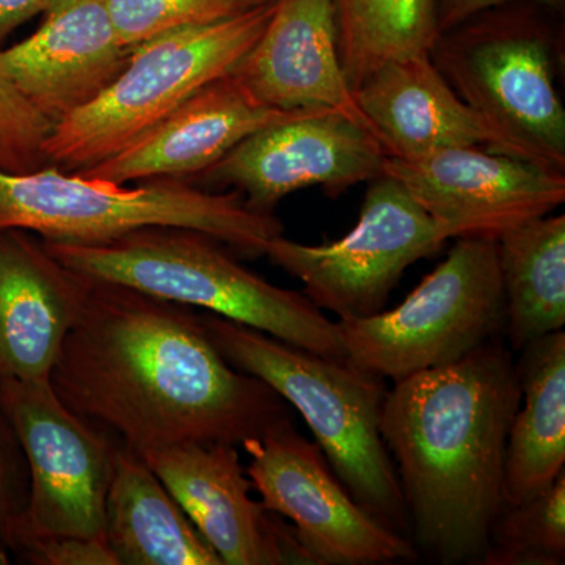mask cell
I'll return each instance as SVG.
<instances>
[{
	"instance_id": "obj_22",
	"label": "cell",
	"mask_w": 565,
	"mask_h": 565,
	"mask_svg": "<svg viewBox=\"0 0 565 565\" xmlns=\"http://www.w3.org/2000/svg\"><path fill=\"white\" fill-rule=\"evenodd\" d=\"M498 243L504 330L523 349L565 323V215H544L501 234Z\"/></svg>"
},
{
	"instance_id": "obj_29",
	"label": "cell",
	"mask_w": 565,
	"mask_h": 565,
	"mask_svg": "<svg viewBox=\"0 0 565 565\" xmlns=\"http://www.w3.org/2000/svg\"><path fill=\"white\" fill-rule=\"evenodd\" d=\"M516 2L557 3L559 0H437L438 32L451 31L478 14Z\"/></svg>"
},
{
	"instance_id": "obj_12",
	"label": "cell",
	"mask_w": 565,
	"mask_h": 565,
	"mask_svg": "<svg viewBox=\"0 0 565 565\" xmlns=\"http://www.w3.org/2000/svg\"><path fill=\"white\" fill-rule=\"evenodd\" d=\"M385 158L362 122L341 111H303L252 134L199 178L211 188H233L250 210L273 214L302 189L318 185L338 195L373 181Z\"/></svg>"
},
{
	"instance_id": "obj_4",
	"label": "cell",
	"mask_w": 565,
	"mask_h": 565,
	"mask_svg": "<svg viewBox=\"0 0 565 565\" xmlns=\"http://www.w3.org/2000/svg\"><path fill=\"white\" fill-rule=\"evenodd\" d=\"M202 318L226 362L262 379L299 412L353 500L408 537L411 516L381 434L384 379L348 359L305 351L210 311Z\"/></svg>"
},
{
	"instance_id": "obj_20",
	"label": "cell",
	"mask_w": 565,
	"mask_h": 565,
	"mask_svg": "<svg viewBox=\"0 0 565 565\" xmlns=\"http://www.w3.org/2000/svg\"><path fill=\"white\" fill-rule=\"evenodd\" d=\"M104 539L118 565H223L143 457L117 446Z\"/></svg>"
},
{
	"instance_id": "obj_7",
	"label": "cell",
	"mask_w": 565,
	"mask_h": 565,
	"mask_svg": "<svg viewBox=\"0 0 565 565\" xmlns=\"http://www.w3.org/2000/svg\"><path fill=\"white\" fill-rule=\"evenodd\" d=\"M430 57L489 126L492 151L565 173V110L541 22L486 11L440 33Z\"/></svg>"
},
{
	"instance_id": "obj_11",
	"label": "cell",
	"mask_w": 565,
	"mask_h": 565,
	"mask_svg": "<svg viewBox=\"0 0 565 565\" xmlns=\"http://www.w3.org/2000/svg\"><path fill=\"white\" fill-rule=\"evenodd\" d=\"M245 473L269 511L291 522L315 564L414 563V542L353 500L323 456L286 419L243 445Z\"/></svg>"
},
{
	"instance_id": "obj_3",
	"label": "cell",
	"mask_w": 565,
	"mask_h": 565,
	"mask_svg": "<svg viewBox=\"0 0 565 565\" xmlns=\"http://www.w3.org/2000/svg\"><path fill=\"white\" fill-rule=\"evenodd\" d=\"M43 243L58 262L93 281L202 308L282 343L345 359L337 322L305 294L278 288L245 269L226 245L207 234L148 226L106 243Z\"/></svg>"
},
{
	"instance_id": "obj_2",
	"label": "cell",
	"mask_w": 565,
	"mask_h": 565,
	"mask_svg": "<svg viewBox=\"0 0 565 565\" xmlns=\"http://www.w3.org/2000/svg\"><path fill=\"white\" fill-rule=\"evenodd\" d=\"M520 399L515 362L497 338L386 392L382 438L416 550L435 563L481 564L505 504V444Z\"/></svg>"
},
{
	"instance_id": "obj_15",
	"label": "cell",
	"mask_w": 565,
	"mask_h": 565,
	"mask_svg": "<svg viewBox=\"0 0 565 565\" xmlns=\"http://www.w3.org/2000/svg\"><path fill=\"white\" fill-rule=\"evenodd\" d=\"M132 52L106 0H50L40 28L0 51V74L55 125L102 95Z\"/></svg>"
},
{
	"instance_id": "obj_8",
	"label": "cell",
	"mask_w": 565,
	"mask_h": 565,
	"mask_svg": "<svg viewBox=\"0 0 565 565\" xmlns=\"http://www.w3.org/2000/svg\"><path fill=\"white\" fill-rule=\"evenodd\" d=\"M337 329L349 362L394 384L460 362L504 330L497 239L459 237L403 303Z\"/></svg>"
},
{
	"instance_id": "obj_24",
	"label": "cell",
	"mask_w": 565,
	"mask_h": 565,
	"mask_svg": "<svg viewBox=\"0 0 565 565\" xmlns=\"http://www.w3.org/2000/svg\"><path fill=\"white\" fill-rule=\"evenodd\" d=\"M565 563V470L544 492L505 503L490 527L484 565Z\"/></svg>"
},
{
	"instance_id": "obj_5",
	"label": "cell",
	"mask_w": 565,
	"mask_h": 565,
	"mask_svg": "<svg viewBox=\"0 0 565 565\" xmlns=\"http://www.w3.org/2000/svg\"><path fill=\"white\" fill-rule=\"evenodd\" d=\"M148 226L195 230L247 258L266 255L282 234L274 214L250 210L236 191H206L180 180L131 188L52 166L28 173L0 170V232L22 230L50 243L98 244Z\"/></svg>"
},
{
	"instance_id": "obj_18",
	"label": "cell",
	"mask_w": 565,
	"mask_h": 565,
	"mask_svg": "<svg viewBox=\"0 0 565 565\" xmlns=\"http://www.w3.org/2000/svg\"><path fill=\"white\" fill-rule=\"evenodd\" d=\"M303 111L270 109L233 74L211 82L120 152L76 172L129 184L200 177L248 136Z\"/></svg>"
},
{
	"instance_id": "obj_6",
	"label": "cell",
	"mask_w": 565,
	"mask_h": 565,
	"mask_svg": "<svg viewBox=\"0 0 565 565\" xmlns=\"http://www.w3.org/2000/svg\"><path fill=\"white\" fill-rule=\"evenodd\" d=\"M275 0L212 24L152 36L109 87L55 122L44 145L52 167L82 172L129 147L211 82L232 74L263 35Z\"/></svg>"
},
{
	"instance_id": "obj_21",
	"label": "cell",
	"mask_w": 565,
	"mask_h": 565,
	"mask_svg": "<svg viewBox=\"0 0 565 565\" xmlns=\"http://www.w3.org/2000/svg\"><path fill=\"white\" fill-rule=\"evenodd\" d=\"M520 399L505 444V503L544 492L565 470V333L545 334L515 363Z\"/></svg>"
},
{
	"instance_id": "obj_31",
	"label": "cell",
	"mask_w": 565,
	"mask_h": 565,
	"mask_svg": "<svg viewBox=\"0 0 565 565\" xmlns=\"http://www.w3.org/2000/svg\"><path fill=\"white\" fill-rule=\"evenodd\" d=\"M9 550V545L6 544L2 535H0V565H9L11 563Z\"/></svg>"
},
{
	"instance_id": "obj_10",
	"label": "cell",
	"mask_w": 565,
	"mask_h": 565,
	"mask_svg": "<svg viewBox=\"0 0 565 565\" xmlns=\"http://www.w3.org/2000/svg\"><path fill=\"white\" fill-rule=\"evenodd\" d=\"M444 230L399 181L382 173L371 181L359 222L341 239L307 245L275 237L266 256L302 281L303 294L338 321L385 310L408 266L440 250Z\"/></svg>"
},
{
	"instance_id": "obj_25",
	"label": "cell",
	"mask_w": 565,
	"mask_h": 565,
	"mask_svg": "<svg viewBox=\"0 0 565 565\" xmlns=\"http://www.w3.org/2000/svg\"><path fill=\"white\" fill-rule=\"evenodd\" d=\"M111 21L126 46L173 29L230 20L270 0H106Z\"/></svg>"
},
{
	"instance_id": "obj_17",
	"label": "cell",
	"mask_w": 565,
	"mask_h": 565,
	"mask_svg": "<svg viewBox=\"0 0 565 565\" xmlns=\"http://www.w3.org/2000/svg\"><path fill=\"white\" fill-rule=\"evenodd\" d=\"M232 74L270 109L341 111L371 131L341 63L333 0H275L263 35Z\"/></svg>"
},
{
	"instance_id": "obj_14",
	"label": "cell",
	"mask_w": 565,
	"mask_h": 565,
	"mask_svg": "<svg viewBox=\"0 0 565 565\" xmlns=\"http://www.w3.org/2000/svg\"><path fill=\"white\" fill-rule=\"evenodd\" d=\"M143 459L223 565L315 564L294 527L250 497L236 445L173 446Z\"/></svg>"
},
{
	"instance_id": "obj_19",
	"label": "cell",
	"mask_w": 565,
	"mask_h": 565,
	"mask_svg": "<svg viewBox=\"0 0 565 565\" xmlns=\"http://www.w3.org/2000/svg\"><path fill=\"white\" fill-rule=\"evenodd\" d=\"M353 98L388 158L494 148L489 126L448 84L430 52L384 63L353 88Z\"/></svg>"
},
{
	"instance_id": "obj_9",
	"label": "cell",
	"mask_w": 565,
	"mask_h": 565,
	"mask_svg": "<svg viewBox=\"0 0 565 565\" xmlns=\"http://www.w3.org/2000/svg\"><path fill=\"white\" fill-rule=\"evenodd\" d=\"M0 404L29 471L28 503L10 548L52 535L104 537L117 446L66 407L51 381H0Z\"/></svg>"
},
{
	"instance_id": "obj_28",
	"label": "cell",
	"mask_w": 565,
	"mask_h": 565,
	"mask_svg": "<svg viewBox=\"0 0 565 565\" xmlns=\"http://www.w3.org/2000/svg\"><path fill=\"white\" fill-rule=\"evenodd\" d=\"M18 552L39 565H118L104 537L52 535L25 542Z\"/></svg>"
},
{
	"instance_id": "obj_16",
	"label": "cell",
	"mask_w": 565,
	"mask_h": 565,
	"mask_svg": "<svg viewBox=\"0 0 565 565\" xmlns=\"http://www.w3.org/2000/svg\"><path fill=\"white\" fill-rule=\"evenodd\" d=\"M92 282L36 234L0 232V381H51Z\"/></svg>"
},
{
	"instance_id": "obj_13",
	"label": "cell",
	"mask_w": 565,
	"mask_h": 565,
	"mask_svg": "<svg viewBox=\"0 0 565 565\" xmlns=\"http://www.w3.org/2000/svg\"><path fill=\"white\" fill-rule=\"evenodd\" d=\"M382 173L399 181L448 239H498L565 202V173L489 148H446L414 161L386 156Z\"/></svg>"
},
{
	"instance_id": "obj_30",
	"label": "cell",
	"mask_w": 565,
	"mask_h": 565,
	"mask_svg": "<svg viewBox=\"0 0 565 565\" xmlns=\"http://www.w3.org/2000/svg\"><path fill=\"white\" fill-rule=\"evenodd\" d=\"M50 0H0V43L25 22L43 14Z\"/></svg>"
},
{
	"instance_id": "obj_26",
	"label": "cell",
	"mask_w": 565,
	"mask_h": 565,
	"mask_svg": "<svg viewBox=\"0 0 565 565\" xmlns=\"http://www.w3.org/2000/svg\"><path fill=\"white\" fill-rule=\"evenodd\" d=\"M54 122L0 74V170L28 173L50 166L44 145Z\"/></svg>"
},
{
	"instance_id": "obj_1",
	"label": "cell",
	"mask_w": 565,
	"mask_h": 565,
	"mask_svg": "<svg viewBox=\"0 0 565 565\" xmlns=\"http://www.w3.org/2000/svg\"><path fill=\"white\" fill-rule=\"evenodd\" d=\"M51 384L66 407L141 457L241 446L292 419L273 386L223 359L195 308L110 282H92Z\"/></svg>"
},
{
	"instance_id": "obj_23",
	"label": "cell",
	"mask_w": 565,
	"mask_h": 565,
	"mask_svg": "<svg viewBox=\"0 0 565 565\" xmlns=\"http://www.w3.org/2000/svg\"><path fill=\"white\" fill-rule=\"evenodd\" d=\"M338 44L353 88L379 66L430 52L438 35L437 0H333Z\"/></svg>"
},
{
	"instance_id": "obj_27",
	"label": "cell",
	"mask_w": 565,
	"mask_h": 565,
	"mask_svg": "<svg viewBox=\"0 0 565 565\" xmlns=\"http://www.w3.org/2000/svg\"><path fill=\"white\" fill-rule=\"evenodd\" d=\"M28 465L0 404V535L9 548L14 527L28 503Z\"/></svg>"
}]
</instances>
